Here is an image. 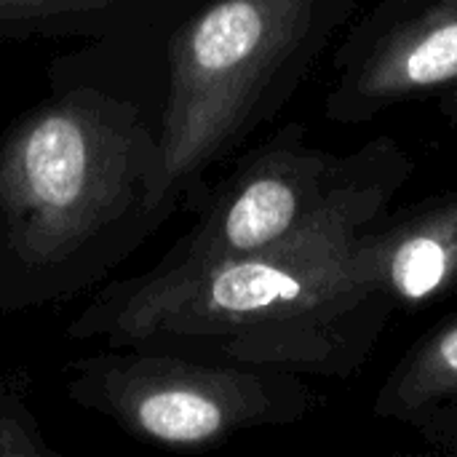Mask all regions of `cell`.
Segmentation results:
<instances>
[{
	"label": "cell",
	"mask_w": 457,
	"mask_h": 457,
	"mask_svg": "<svg viewBox=\"0 0 457 457\" xmlns=\"http://www.w3.org/2000/svg\"><path fill=\"white\" fill-rule=\"evenodd\" d=\"M0 316H3V313H0Z\"/></svg>",
	"instance_id": "13"
},
{
	"label": "cell",
	"mask_w": 457,
	"mask_h": 457,
	"mask_svg": "<svg viewBox=\"0 0 457 457\" xmlns=\"http://www.w3.org/2000/svg\"><path fill=\"white\" fill-rule=\"evenodd\" d=\"M359 0H204L166 40L163 193L179 204L311 75Z\"/></svg>",
	"instance_id": "3"
},
{
	"label": "cell",
	"mask_w": 457,
	"mask_h": 457,
	"mask_svg": "<svg viewBox=\"0 0 457 457\" xmlns=\"http://www.w3.org/2000/svg\"><path fill=\"white\" fill-rule=\"evenodd\" d=\"M177 209L158 118L96 54L51 64V94L0 134V313L102 284Z\"/></svg>",
	"instance_id": "2"
},
{
	"label": "cell",
	"mask_w": 457,
	"mask_h": 457,
	"mask_svg": "<svg viewBox=\"0 0 457 457\" xmlns=\"http://www.w3.org/2000/svg\"><path fill=\"white\" fill-rule=\"evenodd\" d=\"M442 107H445V112H447L450 118H455L457 120V80L453 86H447V94H445V99H442Z\"/></svg>",
	"instance_id": "11"
},
{
	"label": "cell",
	"mask_w": 457,
	"mask_h": 457,
	"mask_svg": "<svg viewBox=\"0 0 457 457\" xmlns=\"http://www.w3.org/2000/svg\"><path fill=\"white\" fill-rule=\"evenodd\" d=\"M455 80L457 0H428L418 13L383 27L348 64L327 99V118L361 123Z\"/></svg>",
	"instance_id": "6"
},
{
	"label": "cell",
	"mask_w": 457,
	"mask_h": 457,
	"mask_svg": "<svg viewBox=\"0 0 457 457\" xmlns=\"http://www.w3.org/2000/svg\"><path fill=\"white\" fill-rule=\"evenodd\" d=\"M67 399L112 420L129 436L198 450L260 426L295 423L311 391L295 372L209 361L161 348H112L67 364Z\"/></svg>",
	"instance_id": "4"
},
{
	"label": "cell",
	"mask_w": 457,
	"mask_h": 457,
	"mask_svg": "<svg viewBox=\"0 0 457 457\" xmlns=\"http://www.w3.org/2000/svg\"><path fill=\"white\" fill-rule=\"evenodd\" d=\"M204 0H0V40L86 37L137 48L174 29Z\"/></svg>",
	"instance_id": "8"
},
{
	"label": "cell",
	"mask_w": 457,
	"mask_h": 457,
	"mask_svg": "<svg viewBox=\"0 0 457 457\" xmlns=\"http://www.w3.org/2000/svg\"><path fill=\"white\" fill-rule=\"evenodd\" d=\"M410 171L394 142L343 201L300 233L187 276L145 270L110 281L64 335L281 372L353 375L396 305L372 273L367 244Z\"/></svg>",
	"instance_id": "1"
},
{
	"label": "cell",
	"mask_w": 457,
	"mask_h": 457,
	"mask_svg": "<svg viewBox=\"0 0 457 457\" xmlns=\"http://www.w3.org/2000/svg\"><path fill=\"white\" fill-rule=\"evenodd\" d=\"M412 3H423V0H391V5H394L399 13H404V8H407V5H412Z\"/></svg>",
	"instance_id": "12"
},
{
	"label": "cell",
	"mask_w": 457,
	"mask_h": 457,
	"mask_svg": "<svg viewBox=\"0 0 457 457\" xmlns=\"http://www.w3.org/2000/svg\"><path fill=\"white\" fill-rule=\"evenodd\" d=\"M391 147L394 139H378L340 158L313 147L303 126L278 131L204 201L198 222L147 273L187 276L270 249L343 201Z\"/></svg>",
	"instance_id": "5"
},
{
	"label": "cell",
	"mask_w": 457,
	"mask_h": 457,
	"mask_svg": "<svg viewBox=\"0 0 457 457\" xmlns=\"http://www.w3.org/2000/svg\"><path fill=\"white\" fill-rule=\"evenodd\" d=\"M0 457H59L29 407L21 375H0Z\"/></svg>",
	"instance_id": "10"
},
{
	"label": "cell",
	"mask_w": 457,
	"mask_h": 457,
	"mask_svg": "<svg viewBox=\"0 0 457 457\" xmlns=\"http://www.w3.org/2000/svg\"><path fill=\"white\" fill-rule=\"evenodd\" d=\"M457 402V316L423 337L380 388L375 415L415 420Z\"/></svg>",
	"instance_id": "9"
},
{
	"label": "cell",
	"mask_w": 457,
	"mask_h": 457,
	"mask_svg": "<svg viewBox=\"0 0 457 457\" xmlns=\"http://www.w3.org/2000/svg\"><path fill=\"white\" fill-rule=\"evenodd\" d=\"M370 265L396 305H423L457 287V193L431 198L370 233Z\"/></svg>",
	"instance_id": "7"
}]
</instances>
